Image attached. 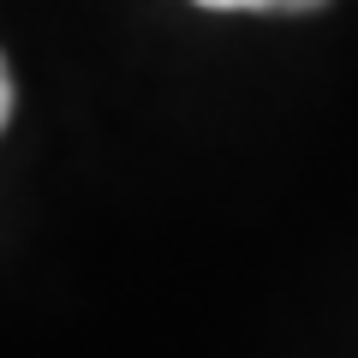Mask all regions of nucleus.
Instances as JSON below:
<instances>
[{
	"label": "nucleus",
	"instance_id": "f257e3e1",
	"mask_svg": "<svg viewBox=\"0 0 358 358\" xmlns=\"http://www.w3.org/2000/svg\"><path fill=\"white\" fill-rule=\"evenodd\" d=\"M209 13H317L329 0H197Z\"/></svg>",
	"mask_w": 358,
	"mask_h": 358
},
{
	"label": "nucleus",
	"instance_id": "f03ea898",
	"mask_svg": "<svg viewBox=\"0 0 358 358\" xmlns=\"http://www.w3.org/2000/svg\"><path fill=\"white\" fill-rule=\"evenodd\" d=\"M13 108H18V84H13V72H0V126L13 120Z\"/></svg>",
	"mask_w": 358,
	"mask_h": 358
}]
</instances>
